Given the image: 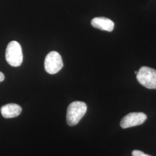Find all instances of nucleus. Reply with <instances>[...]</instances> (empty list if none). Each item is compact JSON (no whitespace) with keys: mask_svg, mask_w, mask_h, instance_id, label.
I'll return each mask as SVG.
<instances>
[{"mask_svg":"<svg viewBox=\"0 0 156 156\" xmlns=\"http://www.w3.org/2000/svg\"><path fill=\"white\" fill-rule=\"evenodd\" d=\"M140 84L149 89H156V70L148 67H142L136 74Z\"/></svg>","mask_w":156,"mask_h":156,"instance_id":"7ed1b4c3","label":"nucleus"},{"mask_svg":"<svg viewBox=\"0 0 156 156\" xmlns=\"http://www.w3.org/2000/svg\"><path fill=\"white\" fill-rule=\"evenodd\" d=\"M5 58L12 67H19L22 64V50L19 42L13 41L9 43L6 49Z\"/></svg>","mask_w":156,"mask_h":156,"instance_id":"f03ea898","label":"nucleus"},{"mask_svg":"<svg viewBox=\"0 0 156 156\" xmlns=\"http://www.w3.org/2000/svg\"><path fill=\"white\" fill-rule=\"evenodd\" d=\"M91 24L94 28L109 32L112 31L115 27L113 21L104 17H95L91 20Z\"/></svg>","mask_w":156,"mask_h":156,"instance_id":"423d86ee","label":"nucleus"},{"mask_svg":"<svg viewBox=\"0 0 156 156\" xmlns=\"http://www.w3.org/2000/svg\"><path fill=\"white\" fill-rule=\"evenodd\" d=\"M147 116L142 112H132L128 113L122 119L120 126L122 128H127L140 126L145 122Z\"/></svg>","mask_w":156,"mask_h":156,"instance_id":"39448f33","label":"nucleus"},{"mask_svg":"<svg viewBox=\"0 0 156 156\" xmlns=\"http://www.w3.org/2000/svg\"><path fill=\"white\" fill-rule=\"evenodd\" d=\"M137 73H138V71H135V74H137Z\"/></svg>","mask_w":156,"mask_h":156,"instance_id":"9d476101","label":"nucleus"},{"mask_svg":"<svg viewBox=\"0 0 156 156\" xmlns=\"http://www.w3.org/2000/svg\"><path fill=\"white\" fill-rule=\"evenodd\" d=\"M5 79V76L4 75V73L1 72H0V82H2Z\"/></svg>","mask_w":156,"mask_h":156,"instance_id":"1a4fd4ad","label":"nucleus"},{"mask_svg":"<svg viewBox=\"0 0 156 156\" xmlns=\"http://www.w3.org/2000/svg\"><path fill=\"white\" fill-rule=\"evenodd\" d=\"M87 109L86 103L82 101H74L68 107L66 115L67 123L69 126L76 125L86 114Z\"/></svg>","mask_w":156,"mask_h":156,"instance_id":"f257e3e1","label":"nucleus"},{"mask_svg":"<svg viewBox=\"0 0 156 156\" xmlns=\"http://www.w3.org/2000/svg\"><path fill=\"white\" fill-rule=\"evenodd\" d=\"M132 155L133 156H151L147 154H145V153H144L142 151H137V150L133 151Z\"/></svg>","mask_w":156,"mask_h":156,"instance_id":"6e6552de","label":"nucleus"},{"mask_svg":"<svg viewBox=\"0 0 156 156\" xmlns=\"http://www.w3.org/2000/svg\"><path fill=\"white\" fill-rule=\"evenodd\" d=\"M63 62L62 56L57 51H53L46 56L45 60V69L50 74H55L62 69Z\"/></svg>","mask_w":156,"mask_h":156,"instance_id":"20e7f679","label":"nucleus"},{"mask_svg":"<svg viewBox=\"0 0 156 156\" xmlns=\"http://www.w3.org/2000/svg\"><path fill=\"white\" fill-rule=\"evenodd\" d=\"M22 111L21 106L16 104H8L1 108V115L6 119L17 117L20 115Z\"/></svg>","mask_w":156,"mask_h":156,"instance_id":"0eeeda50","label":"nucleus"}]
</instances>
